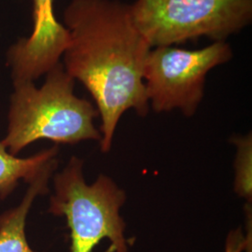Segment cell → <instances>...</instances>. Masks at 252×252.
I'll list each match as a JSON object with an SVG mask.
<instances>
[{"instance_id":"obj_1","label":"cell","mask_w":252,"mask_h":252,"mask_svg":"<svg viewBox=\"0 0 252 252\" xmlns=\"http://www.w3.org/2000/svg\"><path fill=\"white\" fill-rule=\"evenodd\" d=\"M63 25L69 34L63 68L94 100L100 149L108 153L126 111L142 117L150 111L144 67L152 47L135 27L130 5L119 0H71Z\"/></svg>"},{"instance_id":"obj_2","label":"cell","mask_w":252,"mask_h":252,"mask_svg":"<svg viewBox=\"0 0 252 252\" xmlns=\"http://www.w3.org/2000/svg\"><path fill=\"white\" fill-rule=\"evenodd\" d=\"M45 76L40 87L31 81L13 84L8 131L1 140L11 155L39 139L56 145L101 141L100 131L94 126L97 109L74 94L75 81L65 72L63 63Z\"/></svg>"},{"instance_id":"obj_3","label":"cell","mask_w":252,"mask_h":252,"mask_svg":"<svg viewBox=\"0 0 252 252\" xmlns=\"http://www.w3.org/2000/svg\"><path fill=\"white\" fill-rule=\"evenodd\" d=\"M54 186L48 212L65 218L70 252H93L104 239L110 242L108 252H129L126 222L120 214L126 193L114 180L101 174L93 184H87L83 161L73 156L54 176Z\"/></svg>"},{"instance_id":"obj_4","label":"cell","mask_w":252,"mask_h":252,"mask_svg":"<svg viewBox=\"0 0 252 252\" xmlns=\"http://www.w3.org/2000/svg\"><path fill=\"white\" fill-rule=\"evenodd\" d=\"M130 8L152 49L202 36L226 41L252 22V0H136Z\"/></svg>"},{"instance_id":"obj_5","label":"cell","mask_w":252,"mask_h":252,"mask_svg":"<svg viewBox=\"0 0 252 252\" xmlns=\"http://www.w3.org/2000/svg\"><path fill=\"white\" fill-rule=\"evenodd\" d=\"M233 56V49L226 41H215L198 50L153 48L144 67L150 108L156 113L178 109L186 117L193 116L204 98L207 74Z\"/></svg>"},{"instance_id":"obj_6","label":"cell","mask_w":252,"mask_h":252,"mask_svg":"<svg viewBox=\"0 0 252 252\" xmlns=\"http://www.w3.org/2000/svg\"><path fill=\"white\" fill-rule=\"evenodd\" d=\"M54 0H32L31 34L21 37L7 52L12 83L35 82L60 62L69 42V34L54 12Z\"/></svg>"},{"instance_id":"obj_7","label":"cell","mask_w":252,"mask_h":252,"mask_svg":"<svg viewBox=\"0 0 252 252\" xmlns=\"http://www.w3.org/2000/svg\"><path fill=\"white\" fill-rule=\"evenodd\" d=\"M58 161L51 164L36 180L29 184L25 197L18 207L0 215V252H35L27 243V214L38 195L49 192V180L57 168Z\"/></svg>"},{"instance_id":"obj_8","label":"cell","mask_w":252,"mask_h":252,"mask_svg":"<svg viewBox=\"0 0 252 252\" xmlns=\"http://www.w3.org/2000/svg\"><path fill=\"white\" fill-rule=\"evenodd\" d=\"M58 147L55 145L33 156L18 158L8 152L0 141V198L5 199L18 187L19 181L28 184L36 180L46 169L57 162Z\"/></svg>"},{"instance_id":"obj_9","label":"cell","mask_w":252,"mask_h":252,"mask_svg":"<svg viewBox=\"0 0 252 252\" xmlns=\"http://www.w3.org/2000/svg\"><path fill=\"white\" fill-rule=\"evenodd\" d=\"M231 141L236 147L234 160V192L247 203L252 200V134L233 136Z\"/></svg>"},{"instance_id":"obj_10","label":"cell","mask_w":252,"mask_h":252,"mask_svg":"<svg viewBox=\"0 0 252 252\" xmlns=\"http://www.w3.org/2000/svg\"><path fill=\"white\" fill-rule=\"evenodd\" d=\"M239 239L236 237L234 234V241L232 242V245L228 244L226 252H240L242 251V248L244 247V241H238Z\"/></svg>"}]
</instances>
